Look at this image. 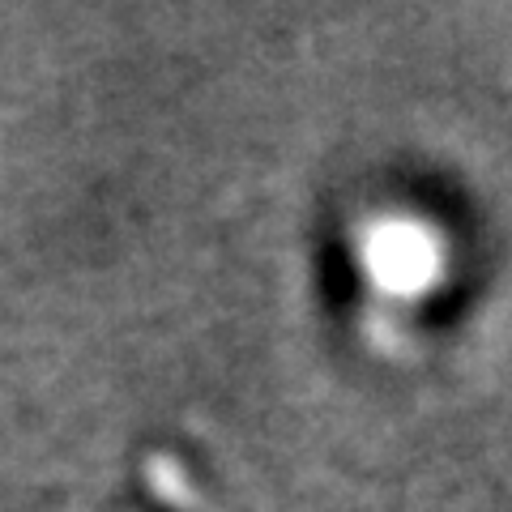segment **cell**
<instances>
[{
  "mask_svg": "<svg viewBox=\"0 0 512 512\" xmlns=\"http://www.w3.org/2000/svg\"><path fill=\"white\" fill-rule=\"evenodd\" d=\"M431 265H436V252L419 231H384L372 244V269L389 286H402V291L419 286L431 274Z\"/></svg>",
  "mask_w": 512,
  "mask_h": 512,
  "instance_id": "6da1fadb",
  "label": "cell"
}]
</instances>
